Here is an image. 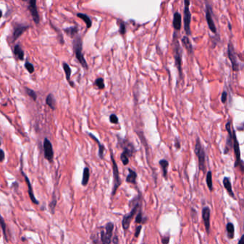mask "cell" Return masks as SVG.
<instances>
[{"mask_svg":"<svg viewBox=\"0 0 244 244\" xmlns=\"http://www.w3.org/2000/svg\"><path fill=\"white\" fill-rule=\"evenodd\" d=\"M223 183H224V188L226 189L229 196H230L231 197L233 198V199H235V196H234V193H233V191L232 185H231L230 178H228V177H224V181H223Z\"/></svg>","mask_w":244,"mask_h":244,"instance_id":"18","label":"cell"},{"mask_svg":"<svg viewBox=\"0 0 244 244\" xmlns=\"http://www.w3.org/2000/svg\"><path fill=\"white\" fill-rule=\"evenodd\" d=\"M26 91H27V94L30 96V97L32 98V99L34 100V101H36L37 100V94L36 93H35V91H34L32 89H29V88H26Z\"/></svg>","mask_w":244,"mask_h":244,"instance_id":"35","label":"cell"},{"mask_svg":"<svg viewBox=\"0 0 244 244\" xmlns=\"http://www.w3.org/2000/svg\"><path fill=\"white\" fill-rule=\"evenodd\" d=\"M159 164L161 166L162 171V176L166 179H167L168 176V168L169 166V162L166 159H161L159 161Z\"/></svg>","mask_w":244,"mask_h":244,"instance_id":"23","label":"cell"},{"mask_svg":"<svg viewBox=\"0 0 244 244\" xmlns=\"http://www.w3.org/2000/svg\"><path fill=\"white\" fill-rule=\"evenodd\" d=\"M118 24L119 25V27H120V30H119V32L120 33V34L124 35L126 33V24L123 21H122L121 19L118 20Z\"/></svg>","mask_w":244,"mask_h":244,"instance_id":"34","label":"cell"},{"mask_svg":"<svg viewBox=\"0 0 244 244\" xmlns=\"http://www.w3.org/2000/svg\"><path fill=\"white\" fill-rule=\"evenodd\" d=\"M143 244H145V243H143Z\"/></svg>","mask_w":244,"mask_h":244,"instance_id":"51","label":"cell"},{"mask_svg":"<svg viewBox=\"0 0 244 244\" xmlns=\"http://www.w3.org/2000/svg\"><path fill=\"white\" fill-rule=\"evenodd\" d=\"M114 230L113 223L109 222L105 225V230H101V241L103 244H110L112 241V232Z\"/></svg>","mask_w":244,"mask_h":244,"instance_id":"8","label":"cell"},{"mask_svg":"<svg viewBox=\"0 0 244 244\" xmlns=\"http://www.w3.org/2000/svg\"><path fill=\"white\" fill-rule=\"evenodd\" d=\"M109 119H110V122H111L112 124H118V122H119V119H118V116H117L116 114H112L110 116Z\"/></svg>","mask_w":244,"mask_h":244,"instance_id":"37","label":"cell"},{"mask_svg":"<svg viewBox=\"0 0 244 244\" xmlns=\"http://www.w3.org/2000/svg\"><path fill=\"white\" fill-rule=\"evenodd\" d=\"M239 244H243V235H242L241 238V239L239 240Z\"/></svg>","mask_w":244,"mask_h":244,"instance_id":"46","label":"cell"},{"mask_svg":"<svg viewBox=\"0 0 244 244\" xmlns=\"http://www.w3.org/2000/svg\"><path fill=\"white\" fill-rule=\"evenodd\" d=\"M24 66H25L26 69L28 71L29 73L32 74V73L34 72V71H35L34 66H33L31 63H30V62H26L25 64H24Z\"/></svg>","mask_w":244,"mask_h":244,"instance_id":"36","label":"cell"},{"mask_svg":"<svg viewBox=\"0 0 244 244\" xmlns=\"http://www.w3.org/2000/svg\"><path fill=\"white\" fill-rule=\"evenodd\" d=\"M46 104L49 106V107L52 108L53 110L55 109V105H56V101L55 97L53 94H49V95L47 97V99H46Z\"/></svg>","mask_w":244,"mask_h":244,"instance_id":"26","label":"cell"},{"mask_svg":"<svg viewBox=\"0 0 244 244\" xmlns=\"http://www.w3.org/2000/svg\"><path fill=\"white\" fill-rule=\"evenodd\" d=\"M206 183H207L208 189H209L210 191H212L213 188L212 172H210V171H208L207 172V175H206Z\"/></svg>","mask_w":244,"mask_h":244,"instance_id":"31","label":"cell"},{"mask_svg":"<svg viewBox=\"0 0 244 244\" xmlns=\"http://www.w3.org/2000/svg\"><path fill=\"white\" fill-rule=\"evenodd\" d=\"M190 0H184V30L188 36L191 35V14L190 12Z\"/></svg>","mask_w":244,"mask_h":244,"instance_id":"7","label":"cell"},{"mask_svg":"<svg viewBox=\"0 0 244 244\" xmlns=\"http://www.w3.org/2000/svg\"><path fill=\"white\" fill-rule=\"evenodd\" d=\"M0 226H1L2 228V232H3V235L4 236H5V239L7 241H8V239H7V224H6V223L5 221V220H4L3 217L0 215Z\"/></svg>","mask_w":244,"mask_h":244,"instance_id":"32","label":"cell"},{"mask_svg":"<svg viewBox=\"0 0 244 244\" xmlns=\"http://www.w3.org/2000/svg\"><path fill=\"white\" fill-rule=\"evenodd\" d=\"M169 239H170V238L169 237H164L163 239H162V244H168Z\"/></svg>","mask_w":244,"mask_h":244,"instance_id":"44","label":"cell"},{"mask_svg":"<svg viewBox=\"0 0 244 244\" xmlns=\"http://www.w3.org/2000/svg\"><path fill=\"white\" fill-rule=\"evenodd\" d=\"M233 149H234V153L235 156V162L234 164V167L237 168L238 166H241V172H243V161L241 159V150H240V146L239 143L238 141L236 134H235V131L234 129L233 128Z\"/></svg>","mask_w":244,"mask_h":244,"instance_id":"5","label":"cell"},{"mask_svg":"<svg viewBox=\"0 0 244 244\" xmlns=\"http://www.w3.org/2000/svg\"><path fill=\"white\" fill-rule=\"evenodd\" d=\"M173 25L176 30H180L181 29V14L178 12L174 13L173 21Z\"/></svg>","mask_w":244,"mask_h":244,"instance_id":"19","label":"cell"},{"mask_svg":"<svg viewBox=\"0 0 244 244\" xmlns=\"http://www.w3.org/2000/svg\"><path fill=\"white\" fill-rule=\"evenodd\" d=\"M29 26H25V25H22V24H18L16 27H14V34H13V41H16L19 37H20L21 35H22L23 33L27 30L29 29Z\"/></svg>","mask_w":244,"mask_h":244,"instance_id":"17","label":"cell"},{"mask_svg":"<svg viewBox=\"0 0 244 244\" xmlns=\"http://www.w3.org/2000/svg\"><path fill=\"white\" fill-rule=\"evenodd\" d=\"M195 155L197 156L198 159V167L199 170L203 172H206V154L203 147H202L201 140L199 138L196 139L195 149H194Z\"/></svg>","mask_w":244,"mask_h":244,"instance_id":"3","label":"cell"},{"mask_svg":"<svg viewBox=\"0 0 244 244\" xmlns=\"http://www.w3.org/2000/svg\"><path fill=\"white\" fill-rule=\"evenodd\" d=\"M14 54L18 57V59L20 60H23L24 59V53L23 51V50L22 49V48L20 47V45H16L14 47Z\"/></svg>","mask_w":244,"mask_h":244,"instance_id":"30","label":"cell"},{"mask_svg":"<svg viewBox=\"0 0 244 244\" xmlns=\"http://www.w3.org/2000/svg\"><path fill=\"white\" fill-rule=\"evenodd\" d=\"M89 170L87 167H85L84 168V171H83L82 179V185L83 186H85L87 185V183L89 182Z\"/></svg>","mask_w":244,"mask_h":244,"instance_id":"29","label":"cell"},{"mask_svg":"<svg viewBox=\"0 0 244 244\" xmlns=\"http://www.w3.org/2000/svg\"><path fill=\"white\" fill-rule=\"evenodd\" d=\"M227 97H228V94H227L226 91H224L222 93L221 98H220V100H221V102L223 104H226V102L227 101Z\"/></svg>","mask_w":244,"mask_h":244,"instance_id":"40","label":"cell"},{"mask_svg":"<svg viewBox=\"0 0 244 244\" xmlns=\"http://www.w3.org/2000/svg\"><path fill=\"white\" fill-rule=\"evenodd\" d=\"M44 153H45V158L46 159L49 161H52L54 158V152H53V145L49 139L47 138L45 139L44 141Z\"/></svg>","mask_w":244,"mask_h":244,"instance_id":"13","label":"cell"},{"mask_svg":"<svg viewBox=\"0 0 244 244\" xmlns=\"http://www.w3.org/2000/svg\"><path fill=\"white\" fill-rule=\"evenodd\" d=\"M118 138V145L123 149V151L120 155V160L123 165L126 166L129 164V158L132 157L135 152V149L133 143H131L128 140L120 138Z\"/></svg>","mask_w":244,"mask_h":244,"instance_id":"1","label":"cell"},{"mask_svg":"<svg viewBox=\"0 0 244 244\" xmlns=\"http://www.w3.org/2000/svg\"><path fill=\"white\" fill-rule=\"evenodd\" d=\"M129 174L128 176L126 177V182L129 183H132V184L135 185L136 184V179H137V173L133 171L131 168H128Z\"/></svg>","mask_w":244,"mask_h":244,"instance_id":"20","label":"cell"},{"mask_svg":"<svg viewBox=\"0 0 244 244\" xmlns=\"http://www.w3.org/2000/svg\"><path fill=\"white\" fill-rule=\"evenodd\" d=\"M206 19L207 21V24L208 26V28L210 30V32L213 33V34H217V30L216 27L215 25V23L213 20L212 14H211V7L208 4H206Z\"/></svg>","mask_w":244,"mask_h":244,"instance_id":"12","label":"cell"},{"mask_svg":"<svg viewBox=\"0 0 244 244\" xmlns=\"http://www.w3.org/2000/svg\"><path fill=\"white\" fill-rule=\"evenodd\" d=\"M141 229H142V226H139L137 227L136 230H135V238H137L139 236L140 233V231H141Z\"/></svg>","mask_w":244,"mask_h":244,"instance_id":"41","label":"cell"},{"mask_svg":"<svg viewBox=\"0 0 244 244\" xmlns=\"http://www.w3.org/2000/svg\"><path fill=\"white\" fill-rule=\"evenodd\" d=\"M135 222L137 224H140L141 222H143V214H142L141 210H139V213L137 214L136 218H135Z\"/></svg>","mask_w":244,"mask_h":244,"instance_id":"39","label":"cell"},{"mask_svg":"<svg viewBox=\"0 0 244 244\" xmlns=\"http://www.w3.org/2000/svg\"><path fill=\"white\" fill-rule=\"evenodd\" d=\"M233 126H232V123L231 122H228L226 124V131L228 133V137L226 141V145L224 149V154H227L229 153L230 150L233 148Z\"/></svg>","mask_w":244,"mask_h":244,"instance_id":"11","label":"cell"},{"mask_svg":"<svg viewBox=\"0 0 244 244\" xmlns=\"http://www.w3.org/2000/svg\"><path fill=\"white\" fill-rule=\"evenodd\" d=\"M110 159L112 163V172H113V187H112V196H114L117 192V190L120 187L121 185V179L120 177V173H119V169L118 164L115 160L113 152L110 149Z\"/></svg>","mask_w":244,"mask_h":244,"instance_id":"4","label":"cell"},{"mask_svg":"<svg viewBox=\"0 0 244 244\" xmlns=\"http://www.w3.org/2000/svg\"><path fill=\"white\" fill-rule=\"evenodd\" d=\"M0 145H1V140H0Z\"/></svg>","mask_w":244,"mask_h":244,"instance_id":"50","label":"cell"},{"mask_svg":"<svg viewBox=\"0 0 244 244\" xmlns=\"http://www.w3.org/2000/svg\"><path fill=\"white\" fill-rule=\"evenodd\" d=\"M73 49H74L75 54L77 59L80 62L83 68L88 69V65L86 60L85 59L84 55L82 54V40L80 37H76L73 41Z\"/></svg>","mask_w":244,"mask_h":244,"instance_id":"2","label":"cell"},{"mask_svg":"<svg viewBox=\"0 0 244 244\" xmlns=\"http://www.w3.org/2000/svg\"><path fill=\"white\" fill-rule=\"evenodd\" d=\"M77 16H78V17H79L81 19H82L84 21L85 24H86V27L87 29L90 28L92 27V21H91V19L87 15V14H82V13H78L77 14Z\"/></svg>","mask_w":244,"mask_h":244,"instance_id":"27","label":"cell"},{"mask_svg":"<svg viewBox=\"0 0 244 244\" xmlns=\"http://www.w3.org/2000/svg\"><path fill=\"white\" fill-rule=\"evenodd\" d=\"M56 204H57V200H56L55 197H54L53 201H52L50 204H49V208H50L51 213L53 214H54V213H55V208Z\"/></svg>","mask_w":244,"mask_h":244,"instance_id":"38","label":"cell"},{"mask_svg":"<svg viewBox=\"0 0 244 244\" xmlns=\"http://www.w3.org/2000/svg\"><path fill=\"white\" fill-rule=\"evenodd\" d=\"M22 1H24V2H27V0H22Z\"/></svg>","mask_w":244,"mask_h":244,"instance_id":"49","label":"cell"},{"mask_svg":"<svg viewBox=\"0 0 244 244\" xmlns=\"http://www.w3.org/2000/svg\"><path fill=\"white\" fill-rule=\"evenodd\" d=\"M228 27H229V30H231V26L230 24H228Z\"/></svg>","mask_w":244,"mask_h":244,"instance_id":"48","label":"cell"},{"mask_svg":"<svg viewBox=\"0 0 244 244\" xmlns=\"http://www.w3.org/2000/svg\"><path fill=\"white\" fill-rule=\"evenodd\" d=\"M63 69H64V73H65V76H66V79L67 80L69 81V84L71 85V87H74V83L72 82V81H70V76H71V72H72V71H71V69L69 65L65 62H64L63 63Z\"/></svg>","mask_w":244,"mask_h":244,"instance_id":"24","label":"cell"},{"mask_svg":"<svg viewBox=\"0 0 244 244\" xmlns=\"http://www.w3.org/2000/svg\"><path fill=\"white\" fill-rule=\"evenodd\" d=\"M5 152L2 150L0 149V162H2L4 159H5Z\"/></svg>","mask_w":244,"mask_h":244,"instance_id":"43","label":"cell"},{"mask_svg":"<svg viewBox=\"0 0 244 244\" xmlns=\"http://www.w3.org/2000/svg\"><path fill=\"white\" fill-rule=\"evenodd\" d=\"M175 147H176L177 150H179L180 149V147H181L180 142V141H179V139H176V142H175Z\"/></svg>","mask_w":244,"mask_h":244,"instance_id":"42","label":"cell"},{"mask_svg":"<svg viewBox=\"0 0 244 244\" xmlns=\"http://www.w3.org/2000/svg\"><path fill=\"white\" fill-rule=\"evenodd\" d=\"M22 174L23 176H24V179H25V181L27 183V188H28V193H29V196H30V198L31 199V201H32V203H34L35 204H37V205H38L39 204V202L36 199V198H35V195H34V193H33V189H32V185H31V183H30V179H28V177L26 176L25 174H24V172H22Z\"/></svg>","mask_w":244,"mask_h":244,"instance_id":"16","label":"cell"},{"mask_svg":"<svg viewBox=\"0 0 244 244\" xmlns=\"http://www.w3.org/2000/svg\"><path fill=\"white\" fill-rule=\"evenodd\" d=\"M30 13L32 16V19L35 24H38L39 23V16L37 9V0H30V7H29Z\"/></svg>","mask_w":244,"mask_h":244,"instance_id":"15","label":"cell"},{"mask_svg":"<svg viewBox=\"0 0 244 244\" xmlns=\"http://www.w3.org/2000/svg\"><path fill=\"white\" fill-rule=\"evenodd\" d=\"M2 16V10H0V18H1Z\"/></svg>","mask_w":244,"mask_h":244,"instance_id":"47","label":"cell"},{"mask_svg":"<svg viewBox=\"0 0 244 244\" xmlns=\"http://www.w3.org/2000/svg\"><path fill=\"white\" fill-rule=\"evenodd\" d=\"M113 243L114 244H118V239L117 236H115L113 239Z\"/></svg>","mask_w":244,"mask_h":244,"instance_id":"45","label":"cell"},{"mask_svg":"<svg viewBox=\"0 0 244 244\" xmlns=\"http://www.w3.org/2000/svg\"><path fill=\"white\" fill-rule=\"evenodd\" d=\"M210 208L209 207H208V206H206V207H204L203 208V210H202V217H203L204 225H205L206 230L207 231L208 234H209L210 228Z\"/></svg>","mask_w":244,"mask_h":244,"instance_id":"14","label":"cell"},{"mask_svg":"<svg viewBox=\"0 0 244 244\" xmlns=\"http://www.w3.org/2000/svg\"><path fill=\"white\" fill-rule=\"evenodd\" d=\"M228 59L231 63L232 69L234 72H239L240 70V64L239 60L237 59L236 54H235L234 47L231 42L228 43Z\"/></svg>","mask_w":244,"mask_h":244,"instance_id":"9","label":"cell"},{"mask_svg":"<svg viewBox=\"0 0 244 244\" xmlns=\"http://www.w3.org/2000/svg\"><path fill=\"white\" fill-rule=\"evenodd\" d=\"M64 31L69 37H72V38H74V37H75V36H77V34H78V28L77 27H70L65 29Z\"/></svg>","mask_w":244,"mask_h":244,"instance_id":"25","label":"cell"},{"mask_svg":"<svg viewBox=\"0 0 244 244\" xmlns=\"http://www.w3.org/2000/svg\"><path fill=\"white\" fill-rule=\"evenodd\" d=\"M226 231L228 233V238L229 239H233L235 235V228L232 223H228L226 225Z\"/></svg>","mask_w":244,"mask_h":244,"instance_id":"28","label":"cell"},{"mask_svg":"<svg viewBox=\"0 0 244 244\" xmlns=\"http://www.w3.org/2000/svg\"><path fill=\"white\" fill-rule=\"evenodd\" d=\"M181 41H182V44L185 49H187V51H188L189 54H192L193 52V45L191 42V40H190L188 37V36H184L181 39Z\"/></svg>","mask_w":244,"mask_h":244,"instance_id":"21","label":"cell"},{"mask_svg":"<svg viewBox=\"0 0 244 244\" xmlns=\"http://www.w3.org/2000/svg\"><path fill=\"white\" fill-rule=\"evenodd\" d=\"M140 205L139 203H137L134 206V207H133L130 214L126 215V216L123 217L122 221V228H123V230L125 231H127L128 230L129 227H130L131 221H132L133 218H134V216H135V214H137V210L140 209Z\"/></svg>","mask_w":244,"mask_h":244,"instance_id":"10","label":"cell"},{"mask_svg":"<svg viewBox=\"0 0 244 244\" xmlns=\"http://www.w3.org/2000/svg\"><path fill=\"white\" fill-rule=\"evenodd\" d=\"M174 58L176 66L178 70L180 78L183 77L182 72V49L178 40H176L174 43Z\"/></svg>","mask_w":244,"mask_h":244,"instance_id":"6","label":"cell"},{"mask_svg":"<svg viewBox=\"0 0 244 244\" xmlns=\"http://www.w3.org/2000/svg\"><path fill=\"white\" fill-rule=\"evenodd\" d=\"M88 134H89V136H90L92 139H93V140L95 141H96V142L97 143V144H98V147H99L98 155H99V157H100V159H103V158H104V151H105V147H104V146L100 142V141L98 140V139L96 138L95 136L92 134L91 133H88Z\"/></svg>","mask_w":244,"mask_h":244,"instance_id":"22","label":"cell"},{"mask_svg":"<svg viewBox=\"0 0 244 244\" xmlns=\"http://www.w3.org/2000/svg\"><path fill=\"white\" fill-rule=\"evenodd\" d=\"M95 85L97 87V88L99 89H105V83H104V79L102 77H100V78H97L95 81Z\"/></svg>","mask_w":244,"mask_h":244,"instance_id":"33","label":"cell"}]
</instances>
